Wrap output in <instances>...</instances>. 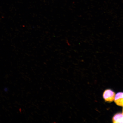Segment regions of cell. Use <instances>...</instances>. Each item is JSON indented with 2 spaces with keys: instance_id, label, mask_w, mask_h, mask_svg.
<instances>
[{
  "instance_id": "cell-1",
  "label": "cell",
  "mask_w": 123,
  "mask_h": 123,
  "mask_svg": "<svg viewBox=\"0 0 123 123\" xmlns=\"http://www.w3.org/2000/svg\"><path fill=\"white\" fill-rule=\"evenodd\" d=\"M115 93L111 89H107L104 91L103 98L106 102L111 103L114 100Z\"/></svg>"
},
{
  "instance_id": "cell-2",
  "label": "cell",
  "mask_w": 123,
  "mask_h": 123,
  "mask_svg": "<svg viewBox=\"0 0 123 123\" xmlns=\"http://www.w3.org/2000/svg\"><path fill=\"white\" fill-rule=\"evenodd\" d=\"M123 94L122 92H120L115 95L114 101L118 106H123Z\"/></svg>"
},
{
  "instance_id": "cell-3",
  "label": "cell",
  "mask_w": 123,
  "mask_h": 123,
  "mask_svg": "<svg viewBox=\"0 0 123 123\" xmlns=\"http://www.w3.org/2000/svg\"><path fill=\"white\" fill-rule=\"evenodd\" d=\"M123 113H119L116 114L112 118V121L113 123H123Z\"/></svg>"
}]
</instances>
